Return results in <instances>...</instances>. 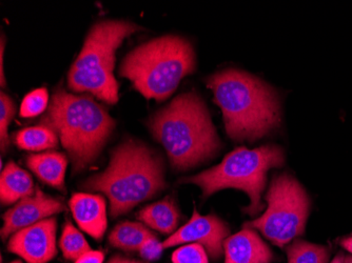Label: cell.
I'll use <instances>...</instances> for the list:
<instances>
[{"label":"cell","instance_id":"6da1fadb","mask_svg":"<svg viewBox=\"0 0 352 263\" xmlns=\"http://www.w3.org/2000/svg\"><path fill=\"white\" fill-rule=\"evenodd\" d=\"M223 112L227 134L234 141H256L280 124L276 91L258 77L227 69L206 79Z\"/></svg>","mask_w":352,"mask_h":263},{"label":"cell","instance_id":"7a4b0ae2","mask_svg":"<svg viewBox=\"0 0 352 263\" xmlns=\"http://www.w3.org/2000/svg\"><path fill=\"white\" fill-rule=\"evenodd\" d=\"M149 128L175 170L197 167L221 148L210 113L197 92L176 96L151 116Z\"/></svg>","mask_w":352,"mask_h":263},{"label":"cell","instance_id":"3957f363","mask_svg":"<svg viewBox=\"0 0 352 263\" xmlns=\"http://www.w3.org/2000/svg\"><path fill=\"white\" fill-rule=\"evenodd\" d=\"M82 187L104 193L116 218L165 189L163 160L145 144L128 139L112 151L108 168Z\"/></svg>","mask_w":352,"mask_h":263},{"label":"cell","instance_id":"277c9868","mask_svg":"<svg viewBox=\"0 0 352 263\" xmlns=\"http://www.w3.org/2000/svg\"><path fill=\"white\" fill-rule=\"evenodd\" d=\"M39 124L57 134L72 160L74 174L98 158L116 122L91 97L74 95L59 87L53 92Z\"/></svg>","mask_w":352,"mask_h":263},{"label":"cell","instance_id":"5b68a950","mask_svg":"<svg viewBox=\"0 0 352 263\" xmlns=\"http://www.w3.org/2000/svg\"><path fill=\"white\" fill-rule=\"evenodd\" d=\"M195 68V53L188 39L165 35L151 39L128 53L120 65V76L130 79L147 100H164L184 77Z\"/></svg>","mask_w":352,"mask_h":263},{"label":"cell","instance_id":"8992f818","mask_svg":"<svg viewBox=\"0 0 352 263\" xmlns=\"http://www.w3.org/2000/svg\"><path fill=\"white\" fill-rule=\"evenodd\" d=\"M138 30L140 25L131 21L106 19L95 23L71 65L69 89L91 93L106 104H116L118 82L113 75L116 50L126 37Z\"/></svg>","mask_w":352,"mask_h":263},{"label":"cell","instance_id":"52a82bcc","mask_svg":"<svg viewBox=\"0 0 352 263\" xmlns=\"http://www.w3.org/2000/svg\"><path fill=\"white\" fill-rule=\"evenodd\" d=\"M284 162V151L276 144L254 150L243 146L229 153L215 167L182 179L179 183L199 185L204 198L223 189L241 190L250 198V205L244 209L245 213L255 216L265 207L262 194L266 185L267 173L270 169L282 167Z\"/></svg>","mask_w":352,"mask_h":263},{"label":"cell","instance_id":"ba28073f","mask_svg":"<svg viewBox=\"0 0 352 263\" xmlns=\"http://www.w3.org/2000/svg\"><path fill=\"white\" fill-rule=\"evenodd\" d=\"M265 201L268 203L266 211L255 220L245 223L244 227L258 229L280 248L304 234L311 201L294 176L274 175Z\"/></svg>","mask_w":352,"mask_h":263},{"label":"cell","instance_id":"9c48e42d","mask_svg":"<svg viewBox=\"0 0 352 263\" xmlns=\"http://www.w3.org/2000/svg\"><path fill=\"white\" fill-rule=\"evenodd\" d=\"M230 235L225 221L215 215L201 216L195 209L191 219L163 242L164 249L173 248L183 243L203 245L213 261L219 260L223 252V241Z\"/></svg>","mask_w":352,"mask_h":263},{"label":"cell","instance_id":"30bf717a","mask_svg":"<svg viewBox=\"0 0 352 263\" xmlns=\"http://www.w3.org/2000/svg\"><path fill=\"white\" fill-rule=\"evenodd\" d=\"M56 218H47L12 235L8 251L27 263H47L57 255Z\"/></svg>","mask_w":352,"mask_h":263},{"label":"cell","instance_id":"8fae6325","mask_svg":"<svg viewBox=\"0 0 352 263\" xmlns=\"http://www.w3.org/2000/svg\"><path fill=\"white\" fill-rule=\"evenodd\" d=\"M63 211L65 205L60 199L47 195L36 187L33 195L21 199L3 214V227L0 232L1 238L5 240L21 229Z\"/></svg>","mask_w":352,"mask_h":263},{"label":"cell","instance_id":"7c38bea8","mask_svg":"<svg viewBox=\"0 0 352 263\" xmlns=\"http://www.w3.org/2000/svg\"><path fill=\"white\" fill-rule=\"evenodd\" d=\"M225 263H271L274 253L254 229H246L223 241Z\"/></svg>","mask_w":352,"mask_h":263},{"label":"cell","instance_id":"4fadbf2b","mask_svg":"<svg viewBox=\"0 0 352 263\" xmlns=\"http://www.w3.org/2000/svg\"><path fill=\"white\" fill-rule=\"evenodd\" d=\"M69 205L79 227L96 240H102L107 229L104 197L93 194L76 193L72 196Z\"/></svg>","mask_w":352,"mask_h":263},{"label":"cell","instance_id":"5bb4252c","mask_svg":"<svg viewBox=\"0 0 352 263\" xmlns=\"http://www.w3.org/2000/svg\"><path fill=\"white\" fill-rule=\"evenodd\" d=\"M27 165L43 183L59 191L66 192L65 175L68 157L59 152L31 154L27 157Z\"/></svg>","mask_w":352,"mask_h":263},{"label":"cell","instance_id":"9a60e30c","mask_svg":"<svg viewBox=\"0 0 352 263\" xmlns=\"http://www.w3.org/2000/svg\"><path fill=\"white\" fill-rule=\"evenodd\" d=\"M36 191L31 175L15 162L6 164L0 176V201L3 205H13Z\"/></svg>","mask_w":352,"mask_h":263},{"label":"cell","instance_id":"2e32d148","mask_svg":"<svg viewBox=\"0 0 352 263\" xmlns=\"http://www.w3.org/2000/svg\"><path fill=\"white\" fill-rule=\"evenodd\" d=\"M138 218L142 222L162 234H173L179 222V211L172 197L152 203L138 213Z\"/></svg>","mask_w":352,"mask_h":263},{"label":"cell","instance_id":"e0dca14e","mask_svg":"<svg viewBox=\"0 0 352 263\" xmlns=\"http://www.w3.org/2000/svg\"><path fill=\"white\" fill-rule=\"evenodd\" d=\"M152 235L149 229L142 223L122 221L112 229L109 236V243L114 248L133 252L140 251L142 245Z\"/></svg>","mask_w":352,"mask_h":263},{"label":"cell","instance_id":"ac0fdd59","mask_svg":"<svg viewBox=\"0 0 352 263\" xmlns=\"http://www.w3.org/2000/svg\"><path fill=\"white\" fill-rule=\"evenodd\" d=\"M14 144L19 149L28 151H43L58 146L59 137L52 128L39 124L21 128L12 135Z\"/></svg>","mask_w":352,"mask_h":263},{"label":"cell","instance_id":"d6986e66","mask_svg":"<svg viewBox=\"0 0 352 263\" xmlns=\"http://www.w3.org/2000/svg\"><path fill=\"white\" fill-rule=\"evenodd\" d=\"M288 263H328L330 250L324 245L296 239L286 248Z\"/></svg>","mask_w":352,"mask_h":263},{"label":"cell","instance_id":"ffe728a7","mask_svg":"<svg viewBox=\"0 0 352 263\" xmlns=\"http://www.w3.org/2000/svg\"><path fill=\"white\" fill-rule=\"evenodd\" d=\"M59 248L63 257L71 261H76L79 257L90 252V245L84 235L72 225L70 220L63 225V235L59 240Z\"/></svg>","mask_w":352,"mask_h":263},{"label":"cell","instance_id":"44dd1931","mask_svg":"<svg viewBox=\"0 0 352 263\" xmlns=\"http://www.w3.org/2000/svg\"><path fill=\"white\" fill-rule=\"evenodd\" d=\"M49 93L47 89L41 88L32 91L23 98L21 106V117H35L47 110L49 106Z\"/></svg>","mask_w":352,"mask_h":263},{"label":"cell","instance_id":"7402d4cb","mask_svg":"<svg viewBox=\"0 0 352 263\" xmlns=\"http://www.w3.org/2000/svg\"><path fill=\"white\" fill-rule=\"evenodd\" d=\"M16 106L9 95L1 92L0 94V144L1 151L5 152L9 148L10 138L8 134L10 122L15 114Z\"/></svg>","mask_w":352,"mask_h":263},{"label":"cell","instance_id":"603a6c76","mask_svg":"<svg viewBox=\"0 0 352 263\" xmlns=\"http://www.w3.org/2000/svg\"><path fill=\"white\" fill-rule=\"evenodd\" d=\"M173 263H209L207 251L199 243L184 245L172 254Z\"/></svg>","mask_w":352,"mask_h":263},{"label":"cell","instance_id":"cb8c5ba5","mask_svg":"<svg viewBox=\"0 0 352 263\" xmlns=\"http://www.w3.org/2000/svg\"><path fill=\"white\" fill-rule=\"evenodd\" d=\"M164 247L163 243L160 242L154 235L145 241L142 245L140 253L142 258L148 261H156L161 258L163 254Z\"/></svg>","mask_w":352,"mask_h":263},{"label":"cell","instance_id":"d4e9b609","mask_svg":"<svg viewBox=\"0 0 352 263\" xmlns=\"http://www.w3.org/2000/svg\"><path fill=\"white\" fill-rule=\"evenodd\" d=\"M104 255L100 251H90L79 257L74 263H104Z\"/></svg>","mask_w":352,"mask_h":263},{"label":"cell","instance_id":"484cf974","mask_svg":"<svg viewBox=\"0 0 352 263\" xmlns=\"http://www.w3.org/2000/svg\"><path fill=\"white\" fill-rule=\"evenodd\" d=\"M108 263H144L140 261L133 260V259L126 258V257L122 256V255H116L112 257Z\"/></svg>","mask_w":352,"mask_h":263},{"label":"cell","instance_id":"4316f807","mask_svg":"<svg viewBox=\"0 0 352 263\" xmlns=\"http://www.w3.org/2000/svg\"><path fill=\"white\" fill-rule=\"evenodd\" d=\"M340 245L344 250L347 251L350 255H352V236L345 237L340 240Z\"/></svg>","mask_w":352,"mask_h":263},{"label":"cell","instance_id":"83f0119b","mask_svg":"<svg viewBox=\"0 0 352 263\" xmlns=\"http://www.w3.org/2000/svg\"><path fill=\"white\" fill-rule=\"evenodd\" d=\"M344 257H345V255L343 253H338L337 256L334 257L330 263H344Z\"/></svg>","mask_w":352,"mask_h":263},{"label":"cell","instance_id":"f1b7e54d","mask_svg":"<svg viewBox=\"0 0 352 263\" xmlns=\"http://www.w3.org/2000/svg\"><path fill=\"white\" fill-rule=\"evenodd\" d=\"M344 263H352V255H345Z\"/></svg>","mask_w":352,"mask_h":263},{"label":"cell","instance_id":"f546056e","mask_svg":"<svg viewBox=\"0 0 352 263\" xmlns=\"http://www.w3.org/2000/svg\"><path fill=\"white\" fill-rule=\"evenodd\" d=\"M11 263H23V262H21V261H19V260H16V261H13V262H11Z\"/></svg>","mask_w":352,"mask_h":263}]
</instances>
